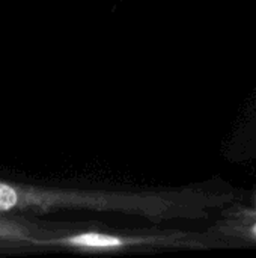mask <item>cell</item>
<instances>
[{"label":"cell","instance_id":"6da1fadb","mask_svg":"<svg viewBox=\"0 0 256 258\" xmlns=\"http://www.w3.org/2000/svg\"><path fill=\"white\" fill-rule=\"evenodd\" d=\"M65 245V246H75V248H91V249H106V248H116L121 245V240L107 236V234H97V233H83L75 236H68L63 239L51 240L47 245Z\"/></svg>","mask_w":256,"mask_h":258},{"label":"cell","instance_id":"7a4b0ae2","mask_svg":"<svg viewBox=\"0 0 256 258\" xmlns=\"http://www.w3.org/2000/svg\"><path fill=\"white\" fill-rule=\"evenodd\" d=\"M253 234H255V236H256V225H255V227H253Z\"/></svg>","mask_w":256,"mask_h":258}]
</instances>
